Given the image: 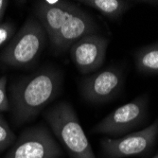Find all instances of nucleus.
Here are the masks:
<instances>
[{"label": "nucleus", "instance_id": "1", "mask_svg": "<svg viewBox=\"0 0 158 158\" xmlns=\"http://www.w3.org/2000/svg\"><path fill=\"white\" fill-rule=\"evenodd\" d=\"M61 71L46 67L18 81L10 87L13 120L17 125L34 118L59 94Z\"/></svg>", "mask_w": 158, "mask_h": 158}, {"label": "nucleus", "instance_id": "2", "mask_svg": "<svg viewBox=\"0 0 158 158\" xmlns=\"http://www.w3.org/2000/svg\"><path fill=\"white\" fill-rule=\"evenodd\" d=\"M44 118L71 158H96L77 114L68 102L51 107L44 113Z\"/></svg>", "mask_w": 158, "mask_h": 158}, {"label": "nucleus", "instance_id": "3", "mask_svg": "<svg viewBox=\"0 0 158 158\" xmlns=\"http://www.w3.org/2000/svg\"><path fill=\"white\" fill-rule=\"evenodd\" d=\"M48 40V34L38 19L27 18L0 53V62L13 68L30 67L38 60Z\"/></svg>", "mask_w": 158, "mask_h": 158}, {"label": "nucleus", "instance_id": "4", "mask_svg": "<svg viewBox=\"0 0 158 158\" xmlns=\"http://www.w3.org/2000/svg\"><path fill=\"white\" fill-rule=\"evenodd\" d=\"M148 106V96L142 95L114 109L92 129V132L108 135H124L147 119Z\"/></svg>", "mask_w": 158, "mask_h": 158}, {"label": "nucleus", "instance_id": "5", "mask_svg": "<svg viewBox=\"0 0 158 158\" xmlns=\"http://www.w3.org/2000/svg\"><path fill=\"white\" fill-rule=\"evenodd\" d=\"M62 150L44 125L27 128L5 158H60Z\"/></svg>", "mask_w": 158, "mask_h": 158}, {"label": "nucleus", "instance_id": "6", "mask_svg": "<svg viewBox=\"0 0 158 158\" xmlns=\"http://www.w3.org/2000/svg\"><path fill=\"white\" fill-rule=\"evenodd\" d=\"M158 136V118L143 130L129 134L121 138H102L100 146L105 158H124L148 153Z\"/></svg>", "mask_w": 158, "mask_h": 158}, {"label": "nucleus", "instance_id": "7", "mask_svg": "<svg viewBox=\"0 0 158 158\" xmlns=\"http://www.w3.org/2000/svg\"><path fill=\"white\" fill-rule=\"evenodd\" d=\"M124 85L122 70L110 66L85 78L81 84L82 97L92 103H106L117 98Z\"/></svg>", "mask_w": 158, "mask_h": 158}, {"label": "nucleus", "instance_id": "8", "mask_svg": "<svg viewBox=\"0 0 158 158\" xmlns=\"http://www.w3.org/2000/svg\"><path fill=\"white\" fill-rule=\"evenodd\" d=\"M98 25L89 13L71 4L51 48L56 54L65 52L81 38L98 32Z\"/></svg>", "mask_w": 158, "mask_h": 158}, {"label": "nucleus", "instance_id": "9", "mask_svg": "<svg viewBox=\"0 0 158 158\" xmlns=\"http://www.w3.org/2000/svg\"><path fill=\"white\" fill-rule=\"evenodd\" d=\"M109 40L98 33L88 34L71 46L70 57L81 74H89L102 67L105 61Z\"/></svg>", "mask_w": 158, "mask_h": 158}, {"label": "nucleus", "instance_id": "10", "mask_svg": "<svg viewBox=\"0 0 158 158\" xmlns=\"http://www.w3.org/2000/svg\"><path fill=\"white\" fill-rule=\"evenodd\" d=\"M71 4V2L61 0L54 6H49L45 1H38L35 4L34 12L36 18L45 28L51 46L58 37L60 28Z\"/></svg>", "mask_w": 158, "mask_h": 158}, {"label": "nucleus", "instance_id": "11", "mask_svg": "<svg viewBox=\"0 0 158 158\" xmlns=\"http://www.w3.org/2000/svg\"><path fill=\"white\" fill-rule=\"evenodd\" d=\"M81 3L88 6L111 20H117L134 6V2L126 0H83Z\"/></svg>", "mask_w": 158, "mask_h": 158}, {"label": "nucleus", "instance_id": "12", "mask_svg": "<svg viewBox=\"0 0 158 158\" xmlns=\"http://www.w3.org/2000/svg\"><path fill=\"white\" fill-rule=\"evenodd\" d=\"M135 67L142 74H158V42L139 48L135 53Z\"/></svg>", "mask_w": 158, "mask_h": 158}, {"label": "nucleus", "instance_id": "13", "mask_svg": "<svg viewBox=\"0 0 158 158\" xmlns=\"http://www.w3.org/2000/svg\"><path fill=\"white\" fill-rule=\"evenodd\" d=\"M16 137L10 129V125L0 114V152L12 145Z\"/></svg>", "mask_w": 158, "mask_h": 158}, {"label": "nucleus", "instance_id": "14", "mask_svg": "<svg viewBox=\"0 0 158 158\" xmlns=\"http://www.w3.org/2000/svg\"><path fill=\"white\" fill-rule=\"evenodd\" d=\"M16 26L12 22H4L0 24V48L10 42L15 34Z\"/></svg>", "mask_w": 158, "mask_h": 158}, {"label": "nucleus", "instance_id": "15", "mask_svg": "<svg viewBox=\"0 0 158 158\" xmlns=\"http://www.w3.org/2000/svg\"><path fill=\"white\" fill-rule=\"evenodd\" d=\"M10 109V100L7 94V77L0 78V113Z\"/></svg>", "mask_w": 158, "mask_h": 158}, {"label": "nucleus", "instance_id": "16", "mask_svg": "<svg viewBox=\"0 0 158 158\" xmlns=\"http://www.w3.org/2000/svg\"><path fill=\"white\" fill-rule=\"evenodd\" d=\"M9 1L7 0H0V24L3 23V19H4V15L6 10L9 6Z\"/></svg>", "mask_w": 158, "mask_h": 158}, {"label": "nucleus", "instance_id": "17", "mask_svg": "<svg viewBox=\"0 0 158 158\" xmlns=\"http://www.w3.org/2000/svg\"><path fill=\"white\" fill-rule=\"evenodd\" d=\"M152 158H158V153H157V154H156V155H155L154 157H152Z\"/></svg>", "mask_w": 158, "mask_h": 158}]
</instances>
